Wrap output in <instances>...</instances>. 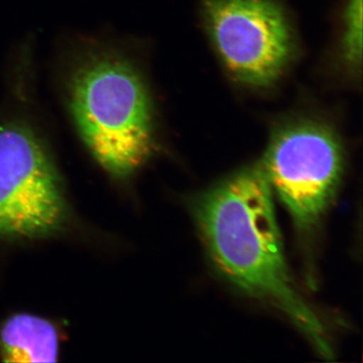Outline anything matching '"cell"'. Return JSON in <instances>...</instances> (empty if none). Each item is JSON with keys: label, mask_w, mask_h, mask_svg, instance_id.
Wrapping results in <instances>:
<instances>
[{"label": "cell", "mask_w": 363, "mask_h": 363, "mask_svg": "<svg viewBox=\"0 0 363 363\" xmlns=\"http://www.w3.org/2000/svg\"><path fill=\"white\" fill-rule=\"evenodd\" d=\"M59 354L56 327L30 314L9 318L0 331V355L6 362H55Z\"/></svg>", "instance_id": "8992f818"}, {"label": "cell", "mask_w": 363, "mask_h": 363, "mask_svg": "<svg viewBox=\"0 0 363 363\" xmlns=\"http://www.w3.org/2000/svg\"><path fill=\"white\" fill-rule=\"evenodd\" d=\"M72 116L83 142L102 168L125 179L154 147L152 108L140 74L108 52L86 57L72 74Z\"/></svg>", "instance_id": "7a4b0ae2"}, {"label": "cell", "mask_w": 363, "mask_h": 363, "mask_svg": "<svg viewBox=\"0 0 363 363\" xmlns=\"http://www.w3.org/2000/svg\"><path fill=\"white\" fill-rule=\"evenodd\" d=\"M196 224L217 271L234 288L278 309L325 357L333 355L322 322L286 264L274 193L259 164L235 172L193 203Z\"/></svg>", "instance_id": "6da1fadb"}, {"label": "cell", "mask_w": 363, "mask_h": 363, "mask_svg": "<svg viewBox=\"0 0 363 363\" xmlns=\"http://www.w3.org/2000/svg\"><path fill=\"white\" fill-rule=\"evenodd\" d=\"M362 0H350L344 16L343 52L348 64L359 67L362 55Z\"/></svg>", "instance_id": "52a82bcc"}, {"label": "cell", "mask_w": 363, "mask_h": 363, "mask_svg": "<svg viewBox=\"0 0 363 363\" xmlns=\"http://www.w3.org/2000/svg\"><path fill=\"white\" fill-rule=\"evenodd\" d=\"M208 30L224 65L245 84L267 87L293 52L290 28L272 0H206Z\"/></svg>", "instance_id": "5b68a950"}, {"label": "cell", "mask_w": 363, "mask_h": 363, "mask_svg": "<svg viewBox=\"0 0 363 363\" xmlns=\"http://www.w3.org/2000/svg\"><path fill=\"white\" fill-rule=\"evenodd\" d=\"M66 218L58 173L39 136L26 124L0 126V238H45Z\"/></svg>", "instance_id": "277c9868"}, {"label": "cell", "mask_w": 363, "mask_h": 363, "mask_svg": "<svg viewBox=\"0 0 363 363\" xmlns=\"http://www.w3.org/2000/svg\"><path fill=\"white\" fill-rule=\"evenodd\" d=\"M272 193L298 230L317 227L337 197L344 172L338 136L325 124L298 121L274 131L259 162Z\"/></svg>", "instance_id": "3957f363"}]
</instances>
